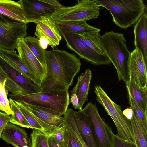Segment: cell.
<instances>
[{"mask_svg": "<svg viewBox=\"0 0 147 147\" xmlns=\"http://www.w3.org/2000/svg\"><path fill=\"white\" fill-rule=\"evenodd\" d=\"M46 72L41 86V92L68 90L80 71L81 63L74 53L59 49L46 51Z\"/></svg>", "mask_w": 147, "mask_h": 147, "instance_id": "cell-1", "label": "cell"}, {"mask_svg": "<svg viewBox=\"0 0 147 147\" xmlns=\"http://www.w3.org/2000/svg\"><path fill=\"white\" fill-rule=\"evenodd\" d=\"M124 35L112 31L100 35L99 44L105 55L117 71L118 80L125 83L130 79L128 65L131 52L126 45Z\"/></svg>", "mask_w": 147, "mask_h": 147, "instance_id": "cell-2", "label": "cell"}, {"mask_svg": "<svg viewBox=\"0 0 147 147\" xmlns=\"http://www.w3.org/2000/svg\"><path fill=\"white\" fill-rule=\"evenodd\" d=\"M95 0L109 11L117 26L125 29L135 24L146 9L142 0Z\"/></svg>", "mask_w": 147, "mask_h": 147, "instance_id": "cell-3", "label": "cell"}, {"mask_svg": "<svg viewBox=\"0 0 147 147\" xmlns=\"http://www.w3.org/2000/svg\"><path fill=\"white\" fill-rule=\"evenodd\" d=\"M9 97L15 101L43 108L64 115L70 103L68 90H62L29 94H11Z\"/></svg>", "mask_w": 147, "mask_h": 147, "instance_id": "cell-4", "label": "cell"}, {"mask_svg": "<svg viewBox=\"0 0 147 147\" xmlns=\"http://www.w3.org/2000/svg\"><path fill=\"white\" fill-rule=\"evenodd\" d=\"M94 92L97 101L103 107L113 121L117 130L116 135L124 140L134 143L130 121L123 114L121 107L113 102L100 86H95Z\"/></svg>", "mask_w": 147, "mask_h": 147, "instance_id": "cell-5", "label": "cell"}, {"mask_svg": "<svg viewBox=\"0 0 147 147\" xmlns=\"http://www.w3.org/2000/svg\"><path fill=\"white\" fill-rule=\"evenodd\" d=\"M71 6L57 8L51 18L56 22L69 21H85L97 18L100 6L95 0H77Z\"/></svg>", "mask_w": 147, "mask_h": 147, "instance_id": "cell-6", "label": "cell"}, {"mask_svg": "<svg viewBox=\"0 0 147 147\" xmlns=\"http://www.w3.org/2000/svg\"><path fill=\"white\" fill-rule=\"evenodd\" d=\"M82 111L88 117L97 147H114L111 127L100 115L96 104L89 102Z\"/></svg>", "mask_w": 147, "mask_h": 147, "instance_id": "cell-7", "label": "cell"}, {"mask_svg": "<svg viewBox=\"0 0 147 147\" xmlns=\"http://www.w3.org/2000/svg\"><path fill=\"white\" fill-rule=\"evenodd\" d=\"M27 24L0 14V48L14 51L18 39L27 37Z\"/></svg>", "mask_w": 147, "mask_h": 147, "instance_id": "cell-8", "label": "cell"}, {"mask_svg": "<svg viewBox=\"0 0 147 147\" xmlns=\"http://www.w3.org/2000/svg\"><path fill=\"white\" fill-rule=\"evenodd\" d=\"M58 28L66 42L67 46L80 58L97 65L111 64V61L107 57L100 56L90 48L77 33L64 30L58 26Z\"/></svg>", "mask_w": 147, "mask_h": 147, "instance_id": "cell-9", "label": "cell"}, {"mask_svg": "<svg viewBox=\"0 0 147 147\" xmlns=\"http://www.w3.org/2000/svg\"><path fill=\"white\" fill-rule=\"evenodd\" d=\"M23 104L39 123L46 135L53 132L63 125V118L61 113L29 104Z\"/></svg>", "mask_w": 147, "mask_h": 147, "instance_id": "cell-10", "label": "cell"}, {"mask_svg": "<svg viewBox=\"0 0 147 147\" xmlns=\"http://www.w3.org/2000/svg\"><path fill=\"white\" fill-rule=\"evenodd\" d=\"M26 20V23L36 24L42 17L51 18L57 8L44 3L40 0H20Z\"/></svg>", "mask_w": 147, "mask_h": 147, "instance_id": "cell-11", "label": "cell"}, {"mask_svg": "<svg viewBox=\"0 0 147 147\" xmlns=\"http://www.w3.org/2000/svg\"><path fill=\"white\" fill-rule=\"evenodd\" d=\"M147 65L141 51L135 49L131 52L129 74L130 79L140 88L147 87Z\"/></svg>", "mask_w": 147, "mask_h": 147, "instance_id": "cell-12", "label": "cell"}, {"mask_svg": "<svg viewBox=\"0 0 147 147\" xmlns=\"http://www.w3.org/2000/svg\"><path fill=\"white\" fill-rule=\"evenodd\" d=\"M24 64L42 82L46 74V67L42 65L26 43L24 38L18 40L16 48Z\"/></svg>", "mask_w": 147, "mask_h": 147, "instance_id": "cell-13", "label": "cell"}, {"mask_svg": "<svg viewBox=\"0 0 147 147\" xmlns=\"http://www.w3.org/2000/svg\"><path fill=\"white\" fill-rule=\"evenodd\" d=\"M0 70L15 83L23 91L24 94L40 92V87L15 70L0 58Z\"/></svg>", "mask_w": 147, "mask_h": 147, "instance_id": "cell-14", "label": "cell"}, {"mask_svg": "<svg viewBox=\"0 0 147 147\" xmlns=\"http://www.w3.org/2000/svg\"><path fill=\"white\" fill-rule=\"evenodd\" d=\"M36 24L34 34L38 39L43 37L47 40L53 49L58 45L62 38L56 23L51 18L42 17Z\"/></svg>", "mask_w": 147, "mask_h": 147, "instance_id": "cell-15", "label": "cell"}, {"mask_svg": "<svg viewBox=\"0 0 147 147\" xmlns=\"http://www.w3.org/2000/svg\"><path fill=\"white\" fill-rule=\"evenodd\" d=\"M1 138L14 147H31V141L26 131L8 123L3 131Z\"/></svg>", "mask_w": 147, "mask_h": 147, "instance_id": "cell-16", "label": "cell"}, {"mask_svg": "<svg viewBox=\"0 0 147 147\" xmlns=\"http://www.w3.org/2000/svg\"><path fill=\"white\" fill-rule=\"evenodd\" d=\"M0 58L15 70L41 87V82L24 64L16 51L0 48Z\"/></svg>", "mask_w": 147, "mask_h": 147, "instance_id": "cell-17", "label": "cell"}, {"mask_svg": "<svg viewBox=\"0 0 147 147\" xmlns=\"http://www.w3.org/2000/svg\"><path fill=\"white\" fill-rule=\"evenodd\" d=\"M76 123L83 140L88 147H97L88 116L82 110L74 111Z\"/></svg>", "mask_w": 147, "mask_h": 147, "instance_id": "cell-18", "label": "cell"}, {"mask_svg": "<svg viewBox=\"0 0 147 147\" xmlns=\"http://www.w3.org/2000/svg\"><path fill=\"white\" fill-rule=\"evenodd\" d=\"M147 15L144 13L135 24L134 30L136 49H140L147 64Z\"/></svg>", "mask_w": 147, "mask_h": 147, "instance_id": "cell-19", "label": "cell"}, {"mask_svg": "<svg viewBox=\"0 0 147 147\" xmlns=\"http://www.w3.org/2000/svg\"><path fill=\"white\" fill-rule=\"evenodd\" d=\"M92 78V73L89 69L78 77L77 83L73 89L75 90L78 99L79 111L82 110L85 102L88 100V96Z\"/></svg>", "mask_w": 147, "mask_h": 147, "instance_id": "cell-20", "label": "cell"}, {"mask_svg": "<svg viewBox=\"0 0 147 147\" xmlns=\"http://www.w3.org/2000/svg\"><path fill=\"white\" fill-rule=\"evenodd\" d=\"M0 14L21 22H26L22 6L19 1L0 0Z\"/></svg>", "mask_w": 147, "mask_h": 147, "instance_id": "cell-21", "label": "cell"}, {"mask_svg": "<svg viewBox=\"0 0 147 147\" xmlns=\"http://www.w3.org/2000/svg\"><path fill=\"white\" fill-rule=\"evenodd\" d=\"M58 26L64 30L77 34H93L100 33L101 29L92 26L85 21H69L56 22Z\"/></svg>", "mask_w": 147, "mask_h": 147, "instance_id": "cell-22", "label": "cell"}, {"mask_svg": "<svg viewBox=\"0 0 147 147\" xmlns=\"http://www.w3.org/2000/svg\"><path fill=\"white\" fill-rule=\"evenodd\" d=\"M125 83L128 94L144 112L147 113V87L140 88L130 79Z\"/></svg>", "mask_w": 147, "mask_h": 147, "instance_id": "cell-23", "label": "cell"}, {"mask_svg": "<svg viewBox=\"0 0 147 147\" xmlns=\"http://www.w3.org/2000/svg\"><path fill=\"white\" fill-rule=\"evenodd\" d=\"M130 121L133 133L134 143L137 147H147V132L144 130L133 111Z\"/></svg>", "mask_w": 147, "mask_h": 147, "instance_id": "cell-24", "label": "cell"}, {"mask_svg": "<svg viewBox=\"0 0 147 147\" xmlns=\"http://www.w3.org/2000/svg\"><path fill=\"white\" fill-rule=\"evenodd\" d=\"M74 110L68 108L63 117V124L76 138L83 147H88L83 140L77 127Z\"/></svg>", "mask_w": 147, "mask_h": 147, "instance_id": "cell-25", "label": "cell"}, {"mask_svg": "<svg viewBox=\"0 0 147 147\" xmlns=\"http://www.w3.org/2000/svg\"><path fill=\"white\" fill-rule=\"evenodd\" d=\"M26 43L41 64L45 66V53L46 50L40 46L39 39L34 37L27 36L24 38Z\"/></svg>", "mask_w": 147, "mask_h": 147, "instance_id": "cell-26", "label": "cell"}, {"mask_svg": "<svg viewBox=\"0 0 147 147\" xmlns=\"http://www.w3.org/2000/svg\"><path fill=\"white\" fill-rule=\"evenodd\" d=\"M86 45L98 55L104 57H107L104 54L100 44V33L93 34H78Z\"/></svg>", "mask_w": 147, "mask_h": 147, "instance_id": "cell-27", "label": "cell"}, {"mask_svg": "<svg viewBox=\"0 0 147 147\" xmlns=\"http://www.w3.org/2000/svg\"><path fill=\"white\" fill-rule=\"evenodd\" d=\"M9 100L11 109L13 112V114L11 116L10 122L21 127L31 128L30 125L16 104L14 100L10 98Z\"/></svg>", "mask_w": 147, "mask_h": 147, "instance_id": "cell-28", "label": "cell"}, {"mask_svg": "<svg viewBox=\"0 0 147 147\" xmlns=\"http://www.w3.org/2000/svg\"><path fill=\"white\" fill-rule=\"evenodd\" d=\"M14 101L30 125L31 129H37L44 132L41 126L26 106L21 102L15 100Z\"/></svg>", "mask_w": 147, "mask_h": 147, "instance_id": "cell-29", "label": "cell"}, {"mask_svg": "<svg viewBox=\"0 0 147 147\" xmlns=\"http://www.w3.org/2000/svg\"><path fill=\"white\" fill-rule=\"evenodd\" d=\"M129 103L133 111L142 125L144 131L147 132V113L144 112L138 104L128 94Z\"/></svg>", "mask_w": 147, "mask_h": 147, "instance_id": "cell-30", "label": "cell"}, {"mask_svg": "<svg viewBox=\"0 0 147 147\" xmlns=\"http://www.w3.org/2000/svg\"><path fill=\"white\" fill-rule=\"evenodd\" d=\"M32 129L30 138L31 147H49L47 135L40 131Z\"/></svg>", "mask_w": 147, "mask_h": 147, "instance_id": "cell-31", "label": "cell"}, {"mask_svg": "<svg viewBox=\"0 0 147 147\" xmlns=\"http://www.w3.org/2000/svg\"><path fill=\"white\" fill-rule=\"evenodd\" d=\"M8 90L5 86V83L0 82V111L9 115L13 114L7 97Z\"/></svg>", "mask_w": 147, "mask_h": 147, "instance_id": "cell-32", "label": "cell"}, {"mask_svg": "<svg viewBox=\"0 0 147 147\" xmlns=\"http://www.w3.org/2000/svg\"><path fill=\"white\" fill-rule=\"evenodd\" d=\"M0 82L5 83L7 90L13 94H18L21 91L20 88L12 80L7 77L0 70Z\"/></svg>", "mask_w": 147, "mask_h": 147, "instance_id": "cell-33", "label": "cell"}, {"mask_svg": "<svg viewBox=\"0 0 147 147\" xmlns=\"http://www.w3.org/2000/svg\"><path fill=\"white\" fill-rule=\"evenodd\" d=\"M65 127V141L68 147H83L73 134L66 127Z\"/></svg>", "mask_w": 147, "mask_h": 147, "instance_id": "cell-34", "label": "cell"}, {"mask_svg": "<svg viewBox=\"0 0 147 147\" xmlns=\"http://www.w3.org/2000/svg\"><path fill=\"white\" fill-rule=\"evenodd\" d=\"M113 138L114 147H137L134 143L124 140L114 134Z\"/></svg>", "mask_w": 147, "mask_h": 147, "instance_id": "cell-35", "label": "cell"}, {"mask_svg": "<svg viewBox=\"0 0 147 147\" xmlns=\"http://www.w3.org/2000/svg\"><path fill=\"white\" fill-rule=\"evenodd\" d=\"M65 127L63 125L53 132L47 135L49 138L55 140L59 142H64V132Z\"/></svg>", "mask_w": 147, "mask_h": 147, "instance_id": "cell-36", "label": "cell"}, {"mask_svg": "<svg viewBox=\"0 0 147 147\" xmlns=\"http://www.w3.org/2000/svg\"><path fill=\"white\" fill-rule=\"evenodd\" d=\"M11 117L4 112L0 111V138L7 124L10 120Z\"/></svg>", "mask_w": 147, "mask_h": 147, "instance_id": "cell-37", "label": "cell"}, {"mask_svg": "<svg viewBox=\"0 0 147 147\" xmlns=\"http://www.w3.org/2000/svg\"><path fill=\"white\" fill-rule=\"evenodd\" d=\"M49 147H68L65 142H59L48 137Z\"/></svg>", "mask_w": 147, "mask_h": 147, "instance_id": "cell-38", "label": "cell"}, {"mask_svg": "<svg viewBox=\"0 0 147 147\" xmlns=\"http://www.w3.org/2000/svg\"><path fill=\"white\" fill-rule=\"evenodd\" d=\"M70 102L75 109H79V104L78 99L75 90L73 89L71 91L70 93Z\"/></svg>", "mask_w": 147, "mask_h": 147, "instance_id": "cell-39", "label": "cell"}, {"mask_svg": "<svg viewBox=\"0 0 147 147\" xmlns=\"http://www.w3.org/2000/svg\"><path fill=\"white\" fill-rule=\"evenodd\" d=\"M40 1L57 8L61 7L63 6L58 1L55 0H40Z\"/></svg>", "mask_w": 147, "mask_h": 147, "instance_id": "cell-40", "label": "cell"}, {"mask_svg": "<svg viewBox=\"0 0 147 147\" xmlns=\"http://www.w3.org/2000/svg\"><path fill=\"white\" fill-rule=\"evenodd\" d=\"M123 114L125 117L128 120H130L131 119L133 114V111L131 107L127 108L122 111Z\"/></svg>", "mask_w": 147, "mask_h": 147, "instance_id": "cell-41", "label": "cell"}, {"mask_svg": "<svg viewBox=\"0 0 147 147\" xmlns=\"http://www.w3.org/2000/svg\"><path fill=\"white\" fill-rule=\"evenodd\" d=\"M39 42L41 47L43 49H45L49 45L48 40L45 38L42 37L38 39Z\"/></svg>", "mask_w": 147, "mask_h": 147, "instance_id": "cell-42", "label": "cell"}, {"mask_svg": "<svg viewBox=\"0 0 147 147\" xmlns=\"http://www.w3.org/2000/svg\"></svg>", "mask_w": 147, "mask_h": 147, "instance_id": "cell-43", "label": "cell"}]
</instances>
